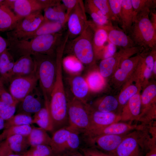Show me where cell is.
Returning a JSON list of instances; mask_svg holds the SVG:
<instances>
[{
    "instance_id": "6da1fadb",
    "label": "cell",
    "mask_w": 156,
    "mask_h": 156,
    "mask_svg": "<svg viewBox=\"0 0 156 156\" xmlns=\"http://www.w3.org/2000/svg\"><path fill=\"white\" fill-rule=\"evenodd\" d=\"M62 34L40 36L28 40L8 38L7 49L13 56L43 54L55 56L56 50L62 41Z\"/></svg>"
},
{
    "instance_id": "7a4b0ae2",
    "label": "cell",
    "mask_w": 156,
    "mask_h": 156,
    "mask_svg": "<svg viewBox=\"0 0 156 156\" xmlns=\"http://www.w3.org/2000/svg\"><path fill=\"white\" fill-rule=\"evenodd\" d=\"M65 44L62 43L56 51V74L49 102L50 112L53 121L61 123L68 119L67 100L62 74V56Z\"/></svg>"
},
{
    "instance_id": "3957f363",
    "label": "cell",
    "mask_w": 156,
    "mask_h": 156,
    "mask_svg": "<svg viewBox=\"0 0 156 156\" xmlns=\"http://www.w3.org/2000/svg\"><path fill=\"white\" fill-rule=\"evenodd\" d=\"M151 11H146L135 14L128 35L136 46L143 49L156 48V30L149 18Z\"/></svg>"
},
{
    "instance_id": "277c9868",
    "label": "cell",
    "mask_w": 156,
    "mask_h": 156,
    "mask_svg": "<svg viewBox=\"0 0 156 156\" xmlns=\"http://www.w3.org/2000/svg\"><path fill=\"white\" fill-rule=\"evenodd\" d=\"M151 146L150 135L144 128L128 133L117 147L114 156H144Z\"/></svg>"
},
{
    "instance_id": "5b68a950",
    "label": "cell",
    "mask_w": 156,
    "mask_h": 156,
    "mask_svg": "<svg viewBox=\"0 0 156 156\" xmlns=\"http://www.w3.org/2000/svg\"><path fill=\"white\" fill-rule=\"evenodd\" d=\"M35 72L44 98L50 100L56 74L55 56L43 54L31 56Z\"/></svg>"
},
{
    "instance_id": "8992f818",
    "label": "cell",
    "mask_w": 156,
    "mask_h": 156,
    "mask_svg": "<svg viewBox=\"0 0 156 156\" xmlns=\"http://www.w3.org/2000/svg\"><path fill=\"white\" fill-rule=\"evenodd\" d=\"M94 30L88 22V25L80 35L70 42L67 41L65 47L71 51L82 64H92L95 58L92 42Z\"/></svg>"
},
{
    "instance_id": "52a82bcc",
    "label": "cell",
    "mask_w": 156,
    "mask_h": 156,
    "mask_svg": "<svg viewBox=\"0 0 156 156\" xmlns=\"http://www.w3.org/2000/svg\"><path fill=\"white\" fill-rule=\"evenodd\" d=\"M68 127L73 130L83 133L89 129L90 119L88 104H85L73 96H67Z\"/></svg>"
},
{
    "instance_id": "ba28073f",
    "label": "cell",
    "mask_w": 156,
    "mask_h": 156,
    "mask_svg": "<svg viewBox=\"0 0 156 156\" xmlns=\"http://www.w3.org/2000/svg\"><path fill=\"white\" fill-rule=\"evenodd\" d=\"M38 79L36 72L28 75L13 77L10 82V93L21 101L36 87Z\"/></svg>"
},
{
    "instance_id": "9c48e42d",
    "label": "cell",
    "mask_w": 156,
    "mask_h": 156,
    "mask_svg": "<svg viewBox=\"0 0 156 156\" xmlns=\"http://www.w3.org/2000/svg\"><path fill=\"white\" fill-rule=\"evenodd\" d=\"M84 4L82 0H79L70 12L66 23L68 38L73 39L81 34L88 25Z\"/></svg>"
},
{
    "instance_id": "30bf717a",
    "label": "cell",
    "mask_w": 156,
    "mask_h": 156,
    "mask_svg": "<svg viewBox=\"0 0 156 156\" xmlns=\"http://www.w3.org/2000/svg\"><path fill=\"white\" fill-rule=\"evenodd\" d=\"M121 135H101L84 137L87 146L94 147L113 155L116 150L127 134Z\"/></svg>"
},
{
    "instance_id": "8fae6325",
    "label": "cell",
    "mask_w": 156,
    "mask_h": 156,
    "mask_svg": "<svg viewBox=\"0 0 156 156\" xmlns=\"http://www.w3.org/2000/svg\"><path fill=\"white\" fill-rule=\"evenodd\" d=\"M141 127V124H133L130 122L120 121L104 127L88 131L83 134L84 137L101 135H123L139 129Z\"/></svg>"
},
{
    "instance_id": "7c38bea8",
    "label": "cell",
    "mask_w": 156,
    "mask_h": 156,
    "mask_svg": "<svg viewBox=\"0 0 156 156\" xmlns=\"http://www.w3.org/2000/svg\"><path fill=\"white\" fill-rule=\"evenodd\" d=\"M88 108L90 119V126L89 129L86 132L104 127L121 121L120 114H117L114 112H99L94 110L88 104Z\"/></svg>"
},
{
    "instance_id": "4fadbf2b",
    "label": "cell",
    "mask_w": 156,
    "mask_h": 156,
    "mask_svg": "<svg viewBox=\"0 0 156 156\" xmlns=\"http://www.w3.org/2000/svg\"><path fill=\"white\" fill-rule=\"evenodd\" d=\"M44 18L42 11H38L22 17L17 23L14 29L8 32L13 34L32 32L42 23Z\"/></svg>"
},
{
    "instance_id": "5bb4252c",
    "label": "cell",
    "mask_w": 156,
    "mask_h": 156,
    "mask_svg": "<svg viewBox=\"0 0 156 156\" xmlns=\"http://www.w3.org/2000/svg\"><path fill=\"white\" fill-rule=\"evenodd\" d=\"M6 3L16 15L21 17L43 10L40 0H7Z\"/></svg>"
},
{
    "instance_id": "9a60e30c",
    "label": "cell",
    "mask_w": 156,
    "mask_h": 156,
    "mask_svg": "<svg viewBox=\"0 0 156 156\" xmlns=\"http://www.w3.org/2000/svg\"><path fill=\"white\" fill-rule=\"evenodd\" d=\"M141 96L138 93L132 97L123 107L120 114L121 121L131 123L138 121L141 113Z\"/></svg>"
},
{
    "instance_id": "2e32d148",
    "label": "cell",
    "mask_w": 156,
    "mask_h": 156,
    "mask_svg": "<svg viewBox=\"0 0 156 156\" xmlns=\"http://www.w3.org/2000/svg\"><path fill=\"white\" fill-rule=\"evenodd\" d=\"M101 26L106 32L108 41L115 46L123 48L136 46L130 37L122 30L113 25Z\"/></svg>"
},
{
    "instance_id": "e0dca14e",
    "label": "cell",
    "mask_w": 156,
    "mask_h": 156,
    "mask_svg": "<svg viewBox=\"0 0 156 156\" xmlns=\"http://www.w3.org/2000/svg\"><path fill=\"white\" fill-rule=\"evenodd\" d=\"M39 92L36 87L21 101L19 113L35 114L43 107Z\"/></svg>"
},
{
    "instance_id": "ac0fdd59",
    "label": "cell",
    "mask_w": 156,
    "mask_h": 156,
    "mask_svg": "<svg viewBox=\"0 0 156 156\" xmlns=\"http://www.w3.org/2000/svg\"><path fill=\"white\" fill-rule=\"evenodd\" d=\"M35 70V63L32 56L30 55H23L15 62L12 70V78L29 75L34 73Z\"/></svg>"
},
{
    "instance_id": "d6986e66",
    "label": "cell",
    "mask_w": 156,
    "mask_h": 156,
    "mask_svg": "<svg viewBox=\"0 0 156 156\" xmlns=\"http://www.w3.org/2000/svg\"><path fill=\"white\" fill-rule=\"evenodd\" d=\"M0 2V31H9L13 29L22 17L16 15L3 3Z\"/></svg>"
},
{
    "instance_id": "ffe728a7",
    "label": "cell",
    "mask_w": 156,
    "mask_h": 156,
    "mask_svg": "<svg viewBox=\"0 0 156 156\" xmlns=\"http://www.w3.org/2000/svg\"><path fill=\"white\" fill-rule=\"evenodd\" d=\"M72 129L68 126L58 129L53 132L49 144L54 156L64 152L65 145Z\"/></svg>"
},
{
    "instance_id": "44dd1931",
    "label": "cell",
    "mask_w": 156,
    "mask_h": 156,
    "mask_svg": "<svg viewBox=\"0 0 156 156\" xmlns=\"http://www.w3.org/2000/svg\"><path fill=\"white\" fill-rule=\"evenodd\" d=\"M94 30L93 47L95 57H101L105 48L108 41L107 33L101 26L89 21Z\"/></svg>"
},
{
    "instance_id": "7402d4cb",
    "label": "cell",
    "mask_w": 156,
    "mask_h": 156,
    "mask_svg": "<svg viewBox=\"0 0 156 156\" xmlns=\"http://www.w3.org/2000/svg\"><path fill=\"white\" fill-rule=\"evenodd\" d=\"M44 99V106L34 114L32 123L36 124L46 131L53 132V123L49 108V100Z\"/></svg>"
},
{
    "instance_id": "603a6c76",
    "label": "cell",
    "mask_w": 156,
    "mask_h": 156,
    "mask_svg": "<svg viewBox=\"0 0 156 156\" xmlns=\"http://www.w3.org/2000/svg\"><path fill=\"white\" fill-rule=\"evenodd\" d=\"M44 20L65 25L66 23V9L61 0L55 5L44 10Z\"/></svg>"
},
{
    "instance_id": "cb8c5ba5",
    "label": "cell",
    "mask_w": 156,
    "mask_h": 156,
    "mask_svg": "<svg viewBox=\"0 0 156 156\" xmlns=\"http://www.w3.org/2000/svg\"><path fill=\"white\" fill-rule=\"evenodd\" d=\"M15 62L14 57L7 48L0 56V74L3 82H10Z\"/></svg>"
},
{
    "instance_id": "d4e9b609",
    "label": "cell",
    "mask_w": 156,
    "mask_h": 156,
    "mask_svg": "<svg viewBox=\"0 0 156 156\" xmlns=\"http://www.w3.org/2000/svg\"><path fill=\"white\" fill-rule=\"evenodd\" d=\"M135 15L131 0H122L120 18L122 30L126 34L130 30Z\"/></svg>"
},
{
    "instance_id": "484cf974",
    "label": "cell",
    "mask_w": 156,
    "mask_h": 156,
    "mask_svg": "<svg viewBox=\"0 0 156 156\" xmlns=\"http://www.w3.org/2000/svg\"><path fill=\"white\" fill-rule=\"evenodd\" d=\"M71 86L73 96L83 103H87L89 88L86 80L81 76H76L72 79Z\"/></svg>"
},
{
    "instance_id": "4316f807",
    "label": "cell",
    "mask_w": 156,
    "mask_h": 156,
    "mask_svg": "<svg viewBox=\"0 0 156 156\" xmlns=\"http://www.w3.org/2000/svg\"><path fill=\"white\" fill-rule=\"evenodd\" d=\"M140 57V55L131 58H125L120 62V67L114 74L116 80L120 81L125 80L131 71L136 67Z\"/></svg>"
},
{
    "instance_id": "83f0119b",
    "label": "cell",
    "mask_w": 156,
    "mask_h": 156,
    "mask_svg": "<svg viewBox=\"0 0 156 156\" xmlns=\"http://www.w3.org/2000/svg\"><path fill=\"white\" fill-rule=\"evenodd\" d=\"M13 153L19 155H24L27 151L30 146L27 137L15 135L11 136L5 139Z\"/></svg>"
},
{
    "instance_id": "f1b7e54d",
    "label": "cell",
    "mask_w": 156,
    "mask_h": 156,
    "mask_svg": "<svg viewBox=\"0 0 156 156\" xmlns=\"http://www.w3.org/2000/svg\"><path fill=\"white\" fill-rule=\"evenodd\" d=\"M31 131L27 137L30 146L45 144L49 145L51 138L47 131L40 127H32Z\"/></svg>"
},
{
    "instance_id": "f546056e",
    "label": "cell",
    "mask_w": 156,
    "mask_h": 156,
    "mask_svg": "<svg viewBox=\"0 0 156 156\" xmlns=\"http://www.w3.org/2000/svg\"><path fill=\"white\" fill-rule=\"evenodd\" d=\"M156 95V86L155 85H149L144 89L141 96V108L139 117L155 106V97Z\"/></svg>"
},
{
    "instance_id": "4dcf8cb0",
    "label": "cell",
    "mask_w": 156,
    "mask_h": 156,
    "mask_svg": "<svg viewBox=\"0 0 156 156\" xmlns=\"http://www.w3.org/2000/svg\"><path fill=\"white\" fill-rule=\"evenodd\" d=\"M119 105L118 100L109 95L94 102L91 107L94 110L103 112H114Z\"/></svg>"
},
{
    "instance_id": "1f68e13d",
    "label": "cell",
    "mask_w": 156,
    "mask_h": 156,
    "mask_svg": "<svg viewBox=\"0 0 156 156\" xmlns=\"http://www.w3.org/2000/svg\"><path fill=\"white\" fill-rule=\"evenodd\" d=\"M119 53H116L113 56L102 60L99 65L100 73L103 77L109 76L112 73L114 68L120 64L121 57Z\"/></svg>"
},
{
    "instance_id": "d6a6232c",
    "label": "cell",
    "mask_w": 156,
    "mask_h": 156,
    "mask_svg": "<svg viewBox=\"0 0 156 156\" xmlns=\"http://www.w3.org/2000/svg\"><path fill=\"white\" fill-rule=\"evenodd\" d=\"M104 80L99 72L94 71L90 73L86 80L89 89L93 91H97L103 87L105 84Z\"/></svg>"
},
{
    "instance_id": "836d02e7",
    "label": "cell",
    "mask_w": 156,
    "mask_h": 156,
    "mask_svg": "<svg viewBox=\"0 0 156 156\" xmlns=\"http://www.w3.org/2000/svg\"><path fill=\"white\" fill-rule=\"evenodd\" d=\"M33 118L31 115L20 113L14 115L5 123L4 129L13 126L30 125L32 124Z\"/></svg>"
},
{
    "instance_id": "e575fe53",
    "label": "cell",
    "mask_w": 156,
    "mask_h": 156,
    "mask_svg": "<svg viewBox=\"0 0 156 156\" xmlns=\"http://www.w3.org/2000/svg\"><path fill=\"white\" fill-rule=\"evenodd\" d=\"M32 128L30 125L13 126L5 129L2 133L4 139L15 135H20L27 137L31 131Z\"/></svg>"
},
{
    "instance_id": "d590c367",
    "label": "cell",
    "mask_w": 156,
    "mask_h": 156,
    "mask_svg": "<svg viewBox=\"0 0 156 156\" xmlns=\"http://www.w3.org/2000/svg\"><path fill=\"white\" fill-rule=\"evenodd\" d=\"M131 0L135 14L145 11H151L156 6V0Z\"/></svg>"
},
{
    "instance_id": "8d00e7d4",
    "label": "cell",
    "mask_w": 156,
    "mask_h": 156,
    "mask_svg": "<svg viewBox=\"0 0 156 156\" xmlns=\"http://www.w3.org/2000/svg\"><path fill=\"white\" fill-rule=\"evenodd\" d=\"M93 3L109 21L117 22L110 8L108 0H92Z\"/></svg>"
},
{
    "instance_id": "74e56055",
    "label": "cell",
    "mask_w": 156,
    "mask_h": 156,
    "mask_svg": "<svg viewBox=\"0 0 156 156\" xmlns=\"http://www.w3.org/2000/svg\"><path fill=\"white\" fill-rule=\"evenodd\" d=\"M79 134L76 131L72 130L71 132L65 145L64 153L78 151L80 144Z\"/></svg>"
},
{
    "instance_id": "f35d334b",
    "label": "cell",
    "mask_w": 156,
    "mask_h": 156,
    "mask_svg": "<svg viewBox=\"0 0 156 156\" xmlns=\"http://www.w3.org/2000/svg\"><path fill=\"white\" fill-rule=\"evenodd\" d=\"M62 63L66 69L72 73H78L83 68L82 64L73 55L65 57Z\"/></svg>"
},
{
    "instance_id": "ab89813d",
    "label": "cell",
    "mask_w": 156,
    "mask_h": 156,
    "mask_svg": "<svg viewBox=\"0 0 156 156\" xmlns=\"http://www.w3.org/2000/svg\"><path fill=\"white\" fill-rule=\"evenodd\" d=\"M138 88L135 85L128 86L119 95L118 100L119 105L123 107L132 97L138 93Z\"/></svg>"
},
{
    "instance_id": "60d3db41",
    "label": "cell",
    "mask_w": 156,
    "mask_h": 156,
    "mask_svg": "<svg viewBox=\"0 0 156 156\" xmlns=\"http://www.w3.org/2000/svg\"><path fill=\"white\" fill-rule=\"evenodd\" d=\"M83 156H114L94 147L87 146L81 148Z\"/></svg>"
},
{
    "instance_id": "b9f144b4",
    "label": "cell",
    "mask_w": 156,
    "mask_h": 156,
    "mask_svg": "<svg viewBox=\"0 0 156 156\" xmlns=\"http://www.w3.org/2000/svg\"><path fill=\"white\" fill-rule=\"evenodd\" d=\"M122 0H108L112 11L116 18L117 21L120 23V12Z\"/></svg>"
},
{
    "instance_id": "7bdbcfd3",
    "label": "cell",
    "mask_w": 156,
    "mask_h": 156,
    "mask_svg": "<svg viewBox=\"0 0 156 156\" xmlns=\"http://www.w3.org/2000/svg\"><path fill=\"white\" fill-rule=\"evenodd\" d=\"M0 101L9 105L18 104L19 102L15 99L10 93L6 91L4 88H0Z\"/></svg>"
},
{
    "instance_id": "ee69618b",
    "label": "cell",
    "mask_w": 156,
    "mask_h": 156,
    "mask_svg": "<svg viewBox=\"0 0 156 156\" xmlns=\"http://www.w3.org/2000/svg\"><path fill=\"white\" fill-rule=\"evenodd\" d=\"M17 104L10 105L7 108L0 110V117L6 121L11 118L14 115Z\"/></svg>"
},
{
    "instance_id": "f6af8a7d",
    "label": "cell",
    "mask_w": 156,
    "mask_h": 156,
    "mask_svg": "<svg viewBox=\"0 0 156 156\" xmlns=\"http://www.w3.org/2000/svg\"><path fill=\"white\" fill-rule=\"evenodd\" d=\"M116 46L109 41L103 52L102 57L103 59L113 56L116 53Z\"/></svg>"
},
{
    "instance_id": "bcb514c9",
    "label": "cell",
    "mask_w": 156,
    "mask_h": 156,
    "mask_svg": "<svg viewBox=\"0 0 156 156\" xmlns=\"http://www.w3.org/2000/svg\"><path fill=\"white\" fill-rule=\"evenodd\" d=\"M78 1L79 0H61V3L66 9V17L67 20L70 12L76 6Z\"/></svg>"
},
{
    "instance_id": "7dc6e473",
    "label": "cell",
    "mask_w": 156,
    "mask_h": 156,
    "mask_svg": "<svg viewBox=\"0 0 156 156\" xmlns=\"http://www.w3.org/2000/svg\"><path fill=\"white\" fill-rule=\"evenodd\" d=\"M31 147H34L45 156H54L51 148L49 145L42 144Z\"/></svg>"
},
{
    "instance_id": "c3c4849f",
    "label": "cell",
    "mask_w": 156,
    "mask_h": 156,
    "mask_svg": "<svg viewBox=\"0 0 156 156\" xmlns=\"http://www.w3.org/2000/svg\"><path fill=\"white\" fill-rule=\"evenodd\" d=\"M13 153L5 140L0 143V156H7Z\"/></svg>"
},
{
    "instance_id": "681fc988",
    "label": "cell",
    "mask_w": 156,
    "mask_h": 156,
    "mask_svg": "<svg viewBox=\"0 0 156 156\" xmlns=\"http://www.w3.org/2000/svg\"><path fill=\"white\" fill-rule=\"evenodd\" d=\"M26 153L31 156H45L34 147H31Z\"/></svg>"
},
{
    "instance_id": "f907efd6",
    "label": "cell",
    "mask_w": 156,
    "mask_h": 156,
    "mask_svg": "<svg viewBox=\"0 0 156 156\" xmlns=\"http://www.w3.org/2000/svg\"><path fill=\"white\" fill-rule=\"evenodd\" d=\"M56 156H83L81 152L78 151L67 152Z\"/></svg>"
},
{
    "instance_id": "816d5d0a",
    "label": "cell",
    "mask_w": 156,
    "mask_h": 156,
    "mask_svg": "<svg viewBox=\"0 0 156 156\" xmlns=\"http://www.w3.org/2000/svg\"><path fill=\"white\" fill-rule=\"evenodd\" d=\"M7 41L0 36V56L2 53L7 48Z\"/></svg>"
},
{
    "instance_id": "f5cc1de1",
    "label": "cell",
    "mask_w": 156,
    "mask_h": 156,
    "mask_svg": "<svg viewBox=\"0 0 156 156\" xmlns=\"http://www.w3.org/2000/svg\"><path fill=\"white\" fill-rule=\"evenodd\" d=\"M153 10H151L149 14L151 16L149 18L153 27L156 30V12L155 10L153 11Z\"/></svg>"
},
{
    "instance_id": "db71d44e",
    "label": "cell",
    "mask_w": 156,
    "mask_h": 156,
    "mask_svg": "<svg viewBox=\"0 0 156 156\" xmlns=\"http://www.w3.org/2000/svg\"><path fill=\"white\" fill-rule=\"evenodd\" d=\"M144 156H156V146L150 149L145 153Z\"/></svg>"
},
{
    "instance_id": "11a10c76",
    "label": "cell",
    "mask_w": 156,
    "mask_h": 156,
    "mask_svg": "<svg viewBox=\"0 0 156 156\" xmlns=\"http://www.w3.org/2000/svg\"><path fill=\"white\" fill-rule=\"evenodd\" d=\"M9 106L4 102L0 101V110H3Z\"/></svg>"
},
{
    "instance_id": "9f6ffc18",
    "label": "cell",
    "mask_w": 156,
    "mask_h": 156,
    "mask_svg": "<svg viewBox=\"0 0 156 156\" xmlns=\"http://www.w3.org/2000/svg\"><path fill=\"white\" fill-rule=\"evenodd\" d=\"M5 121L0 117V130L4 128Z\"/></svg>"
},
{
    "instance_id": "6f0895ef",
    "label": "cell",
    "mask_w": 156,
    "mask_h": 156,
    "mask_svg": "<svg viewBox=\"0 0 156 156\" xmlns=\"http://www.w3.org/2000/svg\"><path fill=\"white\" fill-rule=\"evenodd\" d=\"M153 71L155 74H156V58L154 60Z\"/></svg>"
},
{
    "instance_id": "680465c9",
    "label": "cell",
    "mask_w": 156,
    "mask_h": 156,
    "mask_svg": "<svg viewBox=\"0 0 156 156\" xmlns=\"http://www.w3.org/2000/svg\"><path fill=\"white\" fill-rule=\"evenodd\" d=\"M7 156H24V155H19L16 154H14L13 153H12Z\"/></svg>"
},
{
    "instance_id": "91938a15",
    "label": "cell",
    "mask_w": 156,
    "mask_h": 156,
    "mask_svg": "<svg viewBox=\"0 0 156 156\" xmlns=\"http://www.w3.org/2000/svg\"><path fill=\"white\" fill-rule=\"evenodd\" d=\"M4 88L3 82L0 76V88Z\"/></svg>"
},
{
    "instance_id": "94428289",
    "label": "cell",
    "mask_w": 156,
    "mask_h": 156,
    "mask_svg": "<svg viewBox=\"0 0 156 156\" xmlns=\"http://www.w3.org/2000/svg\"><path fill=\"white\" fill-rule=\"evenodd\" d=\"M4 140L3 136L2 133L0 134V142L2 140Z\"/></svg>"
},
{
    "instance_id": "6125c7cd",
    "label": "cell",
    "mask_w": 156,
    "mask_h": 156,
    "mask_svg": "<svg viewBox=\"0 0 156 156\" xmlns=\"http://www.w3.org/2000/svg\"><path fill=\"white\" fill-rule=\"evenodd\" d=\"M24 156H31V155L26 153L24 155Z\"/></svg>"
}]
</instances>
